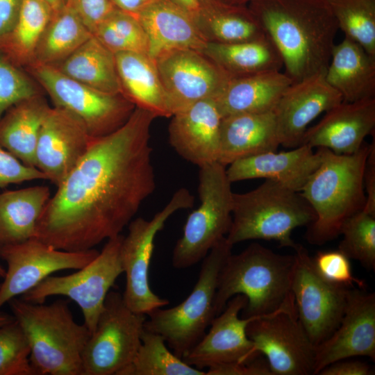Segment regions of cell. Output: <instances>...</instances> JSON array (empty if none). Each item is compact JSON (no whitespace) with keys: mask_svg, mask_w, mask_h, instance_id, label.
<instances>
[{"mask_svg":"<svg viewBox=\"0 0 375 375\" xmlns=\"http://www.w3.org/2000/svg\"><path fill=\"white\" fill-rule=\"evenodd\" d=\"M123 238L119 234L108 239L97 256L85 267L65 276L50 275L21 298L41 303L51 296L67 297L81 309L83 324L92 333L110 289L123 273L120 256Z\"/></svg>","mask_w":375,"mask_h":375,"instance_id":"obj_12","label":"cell"},{"mask_svg":"<svg viewBox=\"0 0 375 375\" xmlns=\"http://www.w3.org/2000/svg\"><path fill=\"white\" fill-rule=\"evenodd\" d=\"M119 375H206L176 356L164 338L144 328L141 344L133 362Z\"/></svg>","mask_w":375,"mask_h":375,"instance_id":"obj_36","label":"cell"},{"mask_svg":"<svg viewBox=\"0 0 375 375\" xmlns=\"http://www.w3.org/2000/svg\"><path fill=\"white\" fill-rule=\"evenodd\" d=\"M6 269L0 264V278H3L6 274Z\"/></svg>","mask_w":375,"mask_h":375,"instance_id":"obj_54","label":"cell"},{"mask_svg":"<svg viewBox=\"0 0 375 375\" xmlns=\"http://www.w3.org/2000/svg\"><path fill=\"white\" fill-rule=\"evenodd\" d=\"M156 117L135 107L120 128L92 138L57 185L35 238L58 249H94L119 234L156 189L150 129Z\"/></svg>","mask_w":375,"mask_h":375,"instance_id":"obj_1","label":"cell"},{"mask_svg":"<svg viewBox=\"0 0 375 375\" xmlns=\"http://www.w3.org/2000/svg\"><path fill=\"white\" fill-rule=\"evenodd\" d=\"M15 319L13 315L0 312V326L12 322Z\"/></svg>","mask_w":375,"mask_h":375,"instance_id":"obj_53","label":"cell"},{"mask_svg":"<svg viewBox=\"0 0 375 375\" xmlns=\"http://www.w3.org/2000/svg\"><path fill=\"white\" fill-rule=\"evenodd\" d=\"M279 145L274 110L228 115L222 120L218 162L226 167Z\"/></svg>","mask_w":375,"mask_h":375,"instance_id":"obj_25","label":"cell"},{"mask_svg":"<svg viewBox=\"0 0 375 375\" xmlns=\"http://www.w3.org/2000/svg\"><path fill=\"white\" fill-rule=\"evenodd\" d=\"M30 355L28 339L15 319L0 326V375H35Z\"/></svg>","mask_w":375,"mask_h":375,"instance_id":"obj_40","label":"cell"},{"mask_svg":"<svg viewBox=\"0 0 375 375\" xmlns=\"http://www.w3.org/2000/svg\"><path fill=\"white\" fill-rule=\"evenodd\" d=\"M30 345L35 375H82V357L90 331L75 322L69 301L49 304L15 297L8 302Z\"/></svg>","mask_w":375,"mask_h":375,"instance_id":"obj_5","label":"cell"},{"mask_svg":"<svg viewBox=\"0 0 375 375\" xmlns=\"http://www.w3.org/2000/svg\"><path fill=\"white\" fill-rule=\"evenodd\" d=\"M338 249L369 269H375V217L361 210L342 224Z\"/></svg>","mask_w":375,"mask_h":375,"instance_id":"obj_39","label":"cell"},{"mask_svg":"<svg viewBox=\"0 0 375 375\" xmlns=\"http://www.w3.org/2000/svg\"><path fill=\"white\" fill-rule=\"evenodd\" d=\"M247 6L292 83L326 72L338 30L326 0H253Z\"/></svg>","mask_w":375,"mask_h":375,"instance_id":"obj_2","label":"cell"},{"mask_svg":"<svg viewBox=\"0 0 375 375\" xmlns=\"http://www.w3.org/2000/svg\"><path fill=\"white\" fill-rule=\"evenodd\" d=\"M252 353L262 354L274 375H312L315 346L297 318L296 308L258 317L247 326Z\"/></svg>","mask_w":375,"mask_h":375,"instance_id":"obj_14","label":"cell"},{"mask_svg":"<svg viewBox=\"0 0 375 375\" xmlns=\"http://www.w3.org/2000/svg\"><path fill=\"white\" fill-rule=\"evenodd\" d=\"M294 256L283 255L252 243L223 265L214 301L217 316L233 297L242 294L247 303L242 317L264 316L283 308H296L291 290Z\"/></svg>","mask_w":375,"mask_h":375,"instance_id":"obj_3","label":"cell"},{"mask_svg":"<svg viewBox=\"0 0 375 375\" xmlns=\"http://www.w3.org/2000/svg\"><path fill=\"white\" fill-rule=\"evenodd\" d=\"M148 40L149 56L155 60L177 49L201 51L207 41L194 17L169 0H153L135 15Z\"/></svg>","mask_w":375,"mask_h":375,"instance_id":"obj_24","label":"cell"},{"mask_svg":"<svg viewBox=\"0 0 375 375\" xmlns=\"http://www.w3.org/2000/svg\"><path fill=\"white\" fill-rule=\"evenodd\" d=\"M34 180L47 178L39 169L24 165L0 145V188Z\"/></svg>","mask_w":375,"mask_h":375,"instance_id":"obj_43","label":"cell"},{"mask_svg":"<svg viewBox=\"0 0 375 375\" xmlns=\"http://www.w3.org/2000/svg\"><path fill=\"white\" fill-rule=\"evenodd\" d=\"M355 356L375 360V294L351 288L338 326L315 347L313 374L334 362Z\"/></svg>","mask_w":375,"mask_h":375,"instance_id":"obj_17","label":"cell"},{"mask_svg":"<svg viewBox=\"0 0 375 375\" xmlns=\"http://www.w3.org/2000/svg\"><path fill=\"white\" fill-rule=\"evenodd\" d=\"M372 374L370 366L358 360H346V359L334 362L324 369L319 375H369Z\"/></svg>","mask_w":375,"mask_h":375,"instance_id":"obj_47","label":"cell"},{"mask_svg":"<svg viewBox=\"0 0 375 375\" xmlns=\"http://www.w3.org/2000/svg\"><path fill=\"white\" fill-rule=\"evenodd\" d=\"M66 5L75 12L92 33L116 8L110 0H66Z\"/></svg>","mask_w":375,"mask_h":375,"instance_id":"obj_44","label":"cell"},{"mask_svg":"<svg viewBox=\"0 0 375 375\" xmlns=\"http://www.w3.org/2000/svg\"><path fill=\"white\" fill-rule=\"evenodd\" d=\"M174 4L181 7L183 10L194 15L199 7V1L197 0H169Z\"/></svg>","mask_w":375,"mask_h":375,"instance_id":"obj_50","label":"cell"},{"mask_svg":"<svg viewBox=\"0 0 375 375\" xmlns=\"http://www.w3.org/2000/svg\"><path fill=\"white\" fill-rule=\"evenodd\" d=\"M92 139L76 117L51 106L40 130L35 167L57 186L85 155Z\"/></svg>","mask_w":375,"mask_h":375,"instance_id":"obj_19","label":"cell"},{"mask_svg":"<svg viewBox=\"0 0 375 375\" xmlns=\"http://www.w3.org/2000/svg\"><path fill=\"white\" fill-rule=\"evenodd\" d=\"M315 213L300 192L265 180L245 193H233L232 222L226 238L229 244L249 240H275L294 249V229L308 226Z\"/></svg>","mask_w":375,"mask_h":375,"instance_id":"obj_6","label":"cell"},{"mask_svg":"<svg viewBox=\"0 0 375 375\" xmlns=\"http://www.w3.org/2000/svg\"><path fill=\"white\" fill-rule=\"evenodd\" d=\"M197 190L200 205L189 215L174 248L172 263L176 269L201 261L231 225L233 192L226 167L215 162L199 167Z\"/></svg>","mask_w":375,"mask_h":375,"instance_id":"obj_8","label":"cell"},{"mask_svg":"<svg viewBox=\"0 0 375 375\" xmlns=\"http://www.w3.org/2000/svg\"><path fill=\"white\" fill-rule=\"evenodd\" d=\"M92 35L75 12L65 5L52 11L37 45L33 63L56 66Z\"/></svg>","mask_w":375,"mask_h":375,"instance_id":"obj_34","label":"cell"},{"mask_svg":"<svg viewBox=\"0 0 375 375\" xmlns=\"http://www.w3.org/2000/svg\"><path fill=\"white\" fill-rule=\"evenodd\" d=\"M51 8L52 11L58 10L66 5V0H43Z\"/></svg>","mask_w":375,"mask_h":375,"instance_id":"obj_51","label":"cell"},{"mask_svg":"<svg viewBox=\"0 0 375 375\" xmlns=\"http://www.w3.org/2000/svg\"><path fill=\"white\" fill-rule=\"evenodd\" d=\"M51 13V8L43 0H22L15 26L0 38V51L23 69L32 64L37 45Z\"/></svg>","mask_w":375,"mask_h":375,"instance_id":"obj_35","label":"cell"},{"mask_svg":"<svg viewBox=\"0 0 375 375\" xmlns=\"http://www.w3.org/2000/svg\"><path fill=\"white\" fill-rule=\"evenodd\" d=\"M347 38L375 56V0H326Z\"/></svg>","mask_w":375,"mask_h":375,"instance_id":"obj_37","label":"cell"},{"mask_svg":"<svg viewBox=\"0 0 375 375\" xmlns=\"http://www.w3.org/2000/svg\"><path fill=\"white\" fill-rule=\"evenodd\" d=\"M194 19L207 42L234 43L266 36L248 6L200 0Z\"/></svg>","mask_w":375,"mask_h":375,"instance_id":"obj_29","label":"cell"},{"mask_svg":"<svg viewBox=\"0 0 375 375\" xmlns=\"http://www.w3.org/2000/svg\"><path fill=\"white\" fill-rule=\"evenodd\" d=\"M22 0H0V38L15 26Z\"/></svg>","mask_w":375,"mask_h":375,"instance_id":"obj_48","label":"cell"},{"mask_svg":"<svg viewBox=\"0 0 375 375\" xmlns=\"http://www.w3.org/2000/svg\"><path fill=\"white\" fill-rule=\"evenodd\" d=\"M370 149L371 144L364 142L356 153L344 155L317 148L321 162L300 192L316 215L306 233L310 244L322 245L334 240L344 222L363 210V176Z\"/></svg>","mask_w":375,"mask_h":375,"instance_id":"obj_4","label":"cell"},{"mask_svg":"<svg viewBox=\"0 0 375 375\" xmlns=\"http://www.w3.org/2000/svg\"><path fill=\"white\" fill-rule=\"evenodd\" d=\"M153 0H110L114 6L135 15Z\"/></svg>","mask_w":375,"mask_h":375,"instance_id":"obj_49","label":"cell"},{"mask_svg":"<svg viewBox=\"0 0 375 375\" xmlns=\"http://www.w3.org/2000/svg\"><path fill=\"white\" fill-rule=\"evenodd\" d=\"M56 67L65 76L109 94H121L115 53L93 35Z\"/></svg>","mask_w":375,"mask_h":375,"instance_id":"obj_33","label":"cell"},{"mask_svg":"<svg viewBox=\"0 0 375 375\" xmlns=\"http://www.w3.org/2000/svg\"><path fill=\"white\" fill-rule=\"evenodd\" d=\"M325 72L292 83L281 97L274 109L280 145L299 147L309 124L342 101L326 81Z\"/></svg>","mask_w":375,"mask_h":375,"instance_id":"obj_20","label":"cell"},{"mask_svg":"<svg viewBox=\"0 0 375 375\" xmlns=\"http://www.w3.org/2000/svg\"><path fill=\"white\" fill-rule=\"evenodd\" d=\"M325 78L340 93L342 101L374 98L375 56L344 37L333 46Z\"/></svg>","mask_w":375,"mask_h":375,"instance_id":"obj_26","label":"cell"},{"mask_svg":"<svg viewBox=\"0 0 375 375\" xmlns=\"http://www.w3.org/2000/svg\"><path fill=\"white\" fill-rule=\"evenodd\" d=\"M122 93L135 107L158 117H172L156 61L147 53H115Z\"/></svg>","mask_w":375,"mask_h":375,"instance_id":"obj_28","label":"cell"},{"mask_svg":"<svg viewBox=\"0 0 375 375\" xmlns=\"http://www.w3.org/2000/svg\"><path fill=\"white\" fill-rule=\"evenodd\" d=\"M206 375H274L266 358L259 354L250 360L208 368Z\"/></svg>","mask_w":375,"mask_h":375,"instance_id":"obj_45","label":"cell"},{"mask_svg":"<svg viewBox=\"0 0 375 375\" xmlns=\"http://www.w3.org/2000/svg\"><path fill=\"white\" fill-rule=\"evenodd\" d=\"M374 128L375 97L342 101L326 111L317 124L306 129L301 144L349 155L361 148L365 138Z\"/></svg>","mask_w":375,"mask_h":375,"instance_id":"obj_22","label":"cell"},{"mask_svg":"<svg viewBox=\"0 0 375 375\" xmlns=\"http://www.w3.org/2000/svg\"><path fill=\"white\" fill-rule=\"evenodd\" d=\"M247 303V297L242 294L230 299L224 310L212 319L208 333L183 355L182 360L202 369L228 363L246 362L259 355L252 353L253 344L247 335V326L262 316L240 317L239 314Z\"/></svg>","mask_w":375,"mask_h":375,"instance_id":"obj_18","label":"cell"},{"mask_svg":"<svg viewBox=\"0 0 375 375\" xmlns=\"http://www.w3.org/2000/svg\"><path fill=\"white\" fill-rule=\"evenodd\" d=\"M44 92L24 69L13 64L0 51V119L13 105Z\"/></svg>","mask_w":375,"mask_h":375,"instance_id":"obj_41","label":"cell"},{"mask_svg":"<svg viewBox=\"0 0 375 375\" xmlns=\"http://www.w3.org/2000/svg\"><path fill=\"white\" fill-rule=\"evenodd\" d=\"M223 3L232 4V5H239V6H247L253 0H217Z\"/></svg>","mask_w":375,"mask_h":375,"instance_id":"obj_52","label":"cell"},{"mask_svg":"<svg viewBox=\"0 0 375 375\" xmlns=\"http://www.w3.org/2000/svg\"><path fill=\"white\" fill-rule=\"evenodd\" d=\"M292 83L281 71L230 78L214 100L222 117L240 113L272 111Z\"/></svg>","mask_w":375,"mask_h":375,"instance_id":"obj_27","label":"cell"},{"mask_svg":"<svg viewBox=\"0 0 375 375\" xmlns=\"http://www.w3.org/2000/svg\"><path fill=\"white\" fill-rule=\"evenodd\" d=\"M364 190L366 196L362 210L375 217V142L371 144L363 176Z\"/></svg>","mask_w":375,"mask_h":375,"instance_id":"obj_46","label":"cell"},{"mask_svg":"<svg viewBox=\"0 0 375 375\" xmlns=\"http://www.w3.org/2000/svg\"><path fill=\"white\" fill-rule=\"evenodd\" d=\"M24 69L49 97L53 106L76 117L89 135L110 134L128 119L135 105L121 94H109L89 87L50 65L32 63Z\"/></svg>","mask_w":375,"mask_h":375,"instance_id":"obj_9","label":"cell"},{"mask_svg":"<svg viewBox=\"0 0 375 375\" xmlns=\"http://www.w3.org/2000/svg\"><path fill=\"white\" fill-rule=\"evenodd\" d=\"M319 274L328 282L347 288L356 284L364 289L365 283L353 276L350 259L341 251H319L312 258Z\"/></svg>","mask_w":375,"mask_h":375,"instance_id":"obj_42","label":"cell"},{"mask_svg":"<svg viewBox=\"0 0 375 375\" xmlns=\"http://www.w3.org/2000/svg\"><path fill=\"white\" fill-rule=\"evenodd\" d=\"M171 117L169 142L181 157L199 167L218 162L222 117L213 99L199 101Z\"/></svg>","mask_w":375,"mask_h":375,"instance_id":"obj_21","label":"cell"},{"mask_svg":"<svg viewBox=\"0 0 375 375\" xmlns=\"http://www.w3.org/2000/svg\"><path fill=\"white\" fill-rule=\"evenodd\" d=\"M92 35L113 53L133 51L149 55L147 35L136 17L115 8Z\"/></svg>","mask_w":375,"mask_h":375,"instance_id":"obj_38","label":"cell"},{"mask_svg":"<svg viewBox=\"0 0 375 375\" xmlns=\"http://www.w3.org/2000/svg\"><path fill=\"white\" fill-rule=\"evenodd\" d=\"M322 160L317 149L301 144L287 151H267L238 160L226 168L230 182L265 178L301 192Z\"/></svg>","mask_w":375,"mask_h":375,"instance_id":"obj_23","label":"cell"},{"mask_svg":"<svg viewBox=\"0 0 375 375\" xmlns=\"http://www.w3.org/2000/svg\"><path fill=\"white\" fill-rule=\"evenodd\" d=\"M147 317L132 311L121 293L110 291L83 353L82 375H119L140 347Z\"/></svg>","mask_w":375,"mask_h":375,"instance_id":"obj_11","label":"cell"},{"mask_svg":"<svg viewBox=\"0 0 375 375\" xmlns=\"http://www.w3.org/2000/svg\"><path fill=\"white\" fill-rule=\"evenodd\" d=\"M99 253L94 248L79 251L58 249L35 238L15 244H0V258L7 264L3 281L0 284V309L53 273L79 269Z\"/></svg>","mask_w":375,"mask_h":375,"instance_id":"obj_15","label":"cell"},{"mask_svg":"<svg viewBox=\"0 0 375 375\" xmlns=\"http://www.w3.org/2000/svg\"><path fill=\"white\" fill-rule=\"evenodd\" d=\"M171 115L203 99H215L230 78L202 52L172 49L155 58Z\"/></svg>","mask_w":375,"mask_h":375,"instance_id":"obj_16","label":"cell"},{"mask_svg":"<svg viewBox=\"0 0 375 375\" xmlns=\"http://www.w3.org/2000/svg\"><path fill=\"white\" fill-rule=\"evenodd\" d=\"M291 290L297 318L316 347L338 326L351 288L335 285L322 277L301 244L294 248Z\"/></svg>","mask_w":375,"mask_h":375,"instance_id":"obj_13","label":"cell"},{"mask_svg":"<svg viewBox=\"0 0 375 375\" xmlns=\"http://www.w3.org/2000/svg\"><path fill=\"white\" fill-rule=\"evenodd\" d=\"M233 247L225 237L210 249L202 260L194 287L180 304L158 308L147 314L144 328L161 335L181 358L203 338L216 317L214 301L218 276Z\"/></svg>","mask_w":375,"mask_h":375,"instance_id":"obj_7","label":"cell"},{"mask_svg":"<svg viewBox=\"0 0 375 375\" xmlns=\"http://www.w3.org/2000/svg\"><path fill=\"white\" fill-rule=\"evenodd\" d=\"M230 78L281 71V57L271 40L264 38L240 42H207L201 51Z\"/></svg>","mask_w":375,"mask_h":375,"instance_id":"obj_32","label":"cell"},{"mask_svg":"<svg viewBox=\"0 0 375 375\" xmlns=\"http://www.w3.org/2000/svg\"><path fill=\"white\" fill-rule=\"evenodd\" d=\"M198 1H199L200 0H197Z\"/></svg>","mask_w":375,"mask_h":375,"instance_id":"obj_55","label":"cell"},{"mask_svg":"<svg viewBox=\"0 0 375 375\" xmlns=\"http://www.w3.org/2000/svg\"><path fill=\"white\" fill-rule=\"evenodd\" d=\"M50 107L44 94L36 95L13 105L0 119V145L27 166L35 167L40 130Z\"/></svg>","mask_w":375,"mask_h":375,"instance_id":"obj_30","label":"cell"},{"mask_svg":"<svg viewBox=\"0 0 375 375\" xmlns=\"http://www.w3.org/2000/svg\"><path fill=\"white\" fill-rule=\"evenodd\" d=\"M51 196L46 185L0 193V244L35 238L38 222Z\"/></svg>","mask_w":375,"mask_h":375,"instance_id":"obj_31","label":"cell"},{"mask_svg":"<svg viewBox=\"0 0 375 375\" xmlns=\"http://www.w3.org/2000/svg\"><path fill=\"white\" fill-rule=\"evenodd\" d=\"M194 198L185 188L176 190L166 206L149 220L138 217L128 224L124 236L120 256L126 286L123 298L133 312L147 315L158 308L169 304V301L155 294L149 285L150 262L154 240L167 220L176 212L191 208Z\"/></svg>","mask_w":375,"mask_h":375,"instance_id":"obj_10","label":"cell"}]
</instances>
